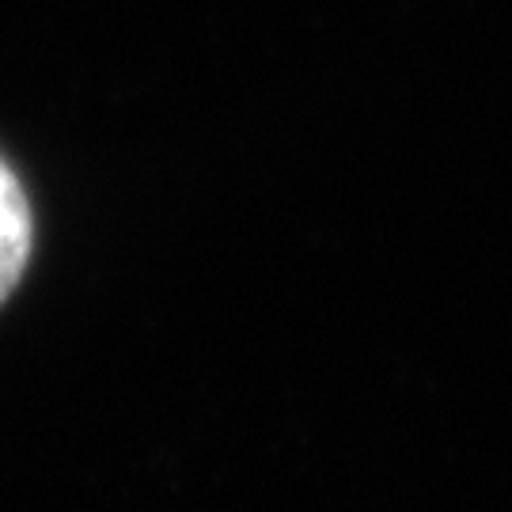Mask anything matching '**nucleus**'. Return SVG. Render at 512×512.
<instances>
[{
  "label": "nucleus",
  "mask_w": 512,
  "mask_h": 512,
  "mask_svg": "<svg viewBox=\"0 0 512 512\" xmlns=\"http://www.w3.org/2000/svg\"><path fill=\"white\" fill-rule=\"evenodd\" d=\"M35 247V217L19 175L0 156V304L12 296Z\"/></svg>",
  "instance_id": "f257e3e1"
}]
</instances>
